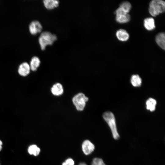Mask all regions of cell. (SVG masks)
Listing matches in <instances>:
<instances>
[{
  "instance_id": "1",
  "label": "cell",
  "mask_w": 165,
  "mask_h": 165,
  "mask_svg": "<svg viewBox=\"0 0 165 165\" xmlns=\"http://www.w3.org/2000/svg\"><path fill=\"white\" fill-rule=\"evenodd\" d=\"M57 39V37L55 35L47 31L42 32L38 38L41 50H45L47 46L53 45Z\"/></svg>"
},
{
  "instance_id": "2",
  "label": "cell",
  "mask_w": 165,
  "mask_h": 165,
  "mask_svg": "<svg viewBox=\"0 0 165 165\" xmlns=\"http://www.w3.org/2000/svg\"><path fill=\"white\" fill-rule=\"evenodd\" d=\"M103 117L109 127L114 139L116 140L119 139L120 136L117 130L116 119L113 114L110 112H106L104 113Z\"/></svg>"
},
{
  "instance_id": "3",
  "label": "cell",
  "mask_w": 165,
  "mask_h": 165,
  "mask_svg": "<svg viewBox=\"0 0 165 165\" xmlns=\"http://www.w3.org/2000/svg\"><path fill=\"white\" fill-rule=\"evenodd\" d=\"M165 10V2L161 0L151 1L149 5L148 11L152 16H155L160 13L164 12Z\"/></svg>"
},
{
  "instance_id": "4",
  "label": "cell",
  "mask_w": 165,
  "mask_h": 165,
  "mask_svg": "<svg viewBox=\"0 0 165 165\" xmlns=\"http://www.w3.org/2000/svg\"><path fill=\"white\" fill-rule=\"evenodd\" d=\"M88 98L82 93L76 94L72 98V102L77 110L82 111L84 108Z\"/></svg>"
},
{
  "instance_id": "5",
  "label": "cell",
  "mask_w": 165,
  "mask_h": 165,
  "mask_svg": "<svg viewBox=\"0 0 165 165\" xmlns=\"http://www.w3.org/2000/svg\"><path fill=\"white\" fill-rule=\"evenodd\" d=\"M116 20L120 23H125L129 22L130 19V16L120 7L118 8L115 12Z\"/></svg>"
},
{
  "instance_id": "6",
  "label": "cell",
  "mask_w": 165,
  "mask_h": 165,
  "mask_svg": "<svg viewBox=\"0 0 165 165\" xmlns=\"http://www.w3.org/2000/svg\"><path fill=\"white\" fill-rule=\"evenodd\" d=\"M29 29L30 33L34 35L40 33L42 29V27L38 21L35 20L31 21L29 25Z\"/></svg>"
},
{
  "instance_id": "7",
  "label": "cell",
  "mask_w": 165,
  "mask_h": 165,
  "mask_svg": "<svg viewBox=\"0 0 165 165\" xmlns=\"http://www.w3.org/2000/svg\"><path fill=\"white\" fill-rule=\"evenodd\" d=\"M31 70L29 64L27 62H24L19 65L18 72L20 75L25 77L29 74Z\"/></svg>"
},
{
  "instance_id": "8",
  "label": "cell",
  "mask_w": 165,
  "mask_h": 165,
  "mask_svg": "<svg viewBox=\"0 0 165 165\" xmlns=\"http://www.w3.org/2000/svg\"><path fill=\"white\" fill-rule=\"evenodd\" d=\"M82 148L84 153L86 155H88L94 151L95 146L90 141L86 140L82 143Z\"/></svg>"
},
{
  "instance_id": "9",
  "label": "cell",
  "mask_w": 165,
  "mask_h": 165,
  "mask_svg": "<svg viewBox=\"0 0 165 165\" xmlns=\"http://www.w3.org/2000/svg\"><path fill=\"white\" fill-rule=\"evenodd\" d=\"M51 91L53 95L58 96L62 95L63 93V88L61 83H57L52 86Z\"/></svg>"
},
{
  "instance_id": "10",
  "label": "cell",
  "mask_w": 165,
  "mask_h": 165,
  "mask_svg": "<svg viewBox=\"0 0 165 165\" xmlns=\"http://www.w3.org/2000/svg\"><path fill=\"white\" fill-rule=\"evenodd\" d=\"M156 41L158 45L163 50L165 49V35L164 33H158L156 36Z\"/></svg>"
},
{
  "instance_id": "11",
  "label": "cell",
  "mask_w": 165,
  "mask_h": 165,
  "mask_svg": "<svg viewBox=\"0 0 165 165\" xmlns=\"http://www.w3.org/2000/svg\"><path fill=\"white\" fill-rule=\"evenodd\" d=\"M40 60L38 57H32L29 64L31 70L33 71H36L40 66Z\"/></svg>"
},
{
  "instance_id": "12",
  "label": "cell",
  "mask_w": 165,
  "mask_h": 165,
  "mask_svg": "<svg viewBox=\"0 0 165 165\" xmlns=\"http://www.w3.org/2000/svg\"><path fill=\"white\" fill-rule=\"evenodd\" d=\"M116 35L118 39L122 41H127L129 37L128 33L123 29H120L117 31Z\"/></svg>"
},
{
  "instance_id": "13",
  "label": "cell",
  "mask_w": 165,
  "mask_h": 165,
  "mask_svg": "<svg viewBox=\"0 0 165 165\" xmlns=\"http://www.w3.org/2000/svg\"><path fill=\"white\" fill-rule=\"evenodd\" d=\"M43 3L47 9H52L58 6L59 1L55 0H44L43 1Z\"/></svg>"
},
{
  "instance_id": "14",
  "label": "cell",
  "mask_w": 165,
  "mask_h": 165,
  "mask_svg": "<svg viewBox=\"0 0 165 165\" xmlns=\"http://www.w3.org/2000/svg\"><path fill=\"white\" fill-rule=\"evenodd\" d=\"M144 26L147 30L151 31L155 28L154 19L152 17L145 18L144 21Z\"/></svg>"
},
{
  "instance_id": "15",
  "label": "cell",
  "mask_w": 165,
  "mask_h": 165,
  "mask_svg": "<svg viewBox=\"0 0 165 165\" xmlns=\"http://www.w3.org/2000/svg\"><path fill=\"white\" fill-rule=\"evenodd\" d=\"M28 151L30 155L37 156L39 154L40 149L36 145L33 144L28 147Z\"/></svg>"
},
{
  "instance_id": "16",
  "label": "cell",
  "mask_w": 165,
  "mask_h": 165,
  "mask_svg": "<svg viewBox=\"0 0 165 165\" xmlns=\"http://www.w3.org/2000/svg\"><path fill=\"white\" fill-rule=\"evenodd\" d=\"M156 104V101L155 99L150 98L146 102V108L151 112L153 111L155 109Z\"/></svg>"
},
{
  "instance_id": "17",
  "label": "cell",
  "mask_w": 165,
  "mask_h": 165,
  "mask_svg": "<svg viewBox=\"0 0 165 165\" xmlns=\"http://www.w3.org/2000/svg\"><path fill=\"white\" fill-rule=\"evenodd\" d=\"M141 79L138 75H133L131 78V82L133 86L138 87L141 85Z\"/></svg>"
},
{
  "instance_id": "18",
  "label": "cell",
  "mask_w": 165,
  "mask_h": 165,
  "mask_svg": "<svg viewBox=\"0 0 165 165\" xmlns=\"http://www.w3.org/2000/svg\"><path fill=\"white\" fill-rule=\"evenodd\" d=\"M119 7L126 13H128L131 9V6L129 2L124 1L121 3L119 6Z\"/></svg>"
},
{
  "instance_id": "19",
  "label": "cell",
  "mask_w": 165,
  "mask_h": 165,
  "mask_svg": "<svg viewBox=\"0 0 165 165\" xmlns=\"http://www.w3.org/2000/svg\"><path fill=\"white\" fill-rule=\"evenodd\" d=\"M91 165H105L102 159L95 158L93 159Z\"/></svg>"
},
{
  "instance_id": "20",
  "label": "cell",
  "mask_w": 165,
  "mask_h": 165,
  "mask_svg": "<svg viewBox=\"0 0 165 165\" xmlns=\"http://www.w3.org/2000/svg\"><path fill=\"white\" fill-rule=\"evenodd\" d=\"M74 162L71 158L67 159L62 164V165H74Z\"/></svg>"
},
{
  "instance_id": "21",
  "label": "cell",
  "mask_w": 165,
  "mask_h": 165,
  "mask_svg": "<svg viewBox=\"0 0 165 165\" xmlns=\"http://www.w3.org/2000/svg\"><path fill=\"white\" fill-rule=\"evenodd\" d=\"M2 141L0 140V151L1 150L2 148Z\"/></svg>"
},
{
  "instance_id": "22",
  "label": "cell",
  "mask_w": 165,
  "mask_h": 165,
  "mask_svg": "<svg viewBox=\"0 0 165 165\" xmlns=\"http://www.w3.org/2000/svg\"><path fill=\"white\" fill-rule=\"evenodd\" d=\"M79 165H87L84 163H79Z\"/></svg>"
},
{
  "instance_id": "23",
  "label": "cell",
  "mask_w": 165,
  "mask_h": 165,
  "mask_svg": "<svg viewBox=\"0 0 165 165\" xmlns=\"http://www.w3.org/2000/svg\"></svg>"
}]
</instances>
